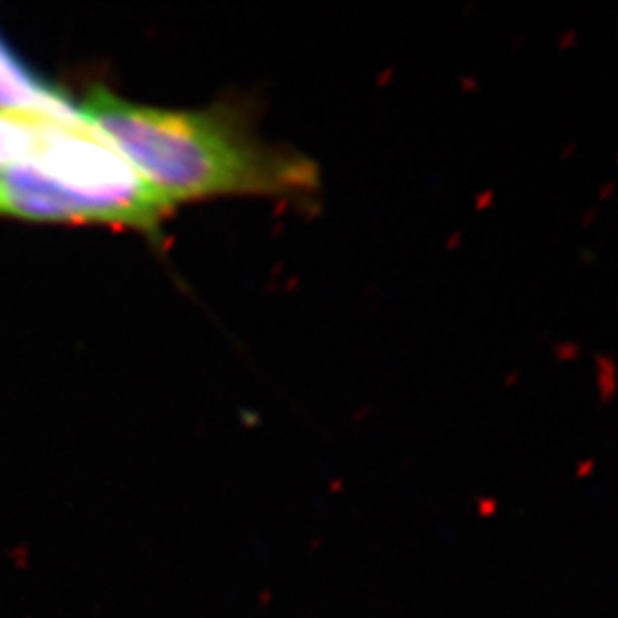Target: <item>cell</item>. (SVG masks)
I'll return each instance as SVG.
<instances>
[{"label":"cell","instance_id":"cell-2","mask_svg":"<svg viewBox=\"0 0 618 618\" xmlns=\"http://www.w3.org/2000/svg\"><path fill=\"white\" fill-rule=\"evenodd\" d=\"M170 210L86 124L38 116L28 158L0 174V212L32 222L118 224L160 236Z\"/></svg>","mask_w":618,"mask_h":618},{"label":"cell","instance_id":"cell-1","mask_svg":"<svg viewBox=\"0 0 618 618\" xmlns=\"http://www.w3.org/2000/svg\"><path fill=\"white\" fill-rule=\"evenodd\" d=\"M80 114L170 208L214 198L304 200L320 188L316 162L266 140L242 100L174 110L94 86Z\"/></svg>","mask_w":618,"mask_h":618},{"label":"cell","instance_id":"cell-3","mask_svg":"<svg viewBox=\"0 0 618 618\" xmlns=\"http://www.w3.org/2000/svg\"><path fill=\"white\" fill-rule=\"evenodd\" d=\"M0 110L40 116L68 124H84L80 108L56 86L38 76L0 36Z\"/></svg>","mask_w":618,"mask_h":618},{"label":"cell","instance_id":"cell-4","mask_svg":"<svg viewBox=\"0 0 618 618\" xmlns=\"http://www.w3.org/2000/svg\"><path fill=\"white\" fill-rule=\"evenodd\" d=\"M38 116L0 112V174L28 158Z\"/></svg>","mask_w":618,"mask_h":618}]
</instances>
